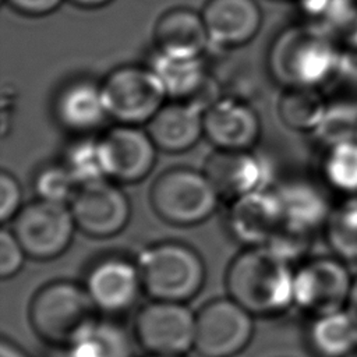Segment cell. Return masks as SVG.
Returning a JSON list of instances; mask_svg holds the SVG:
<instances>
[{
  "label": "cell",
  "mask_w": 357,
  "mask_h": 357,
  "mask_svg": "<svg viewBox=\"0 0 357 357\" xmlns=\"http://www.w3.org/2000/svg\"><path fill=\"white\" fill-rule=\"evenodd\" d=\"M149 201L162 220L174 226H194L215 213L220 197L204 170L177 166L156 177Z\"/></svg>",
  "instance_id": "obj_5"
},
{
  "label": "cell",
  "mask_w": 357,
  "mask_h": 357,
  "mask_svg": "<svg viewBox=\"0 0 357 357\" xmlns=\"http://www.w3.org/2000/svg\"><path fill=\"white\" fill-rule=\"evenodd\" d=\"M25 204L22 202V188L17 177L1 170L0 173V220L11 222Z\"/></svg>",
  "instance_id": "obj_32"
},
{
  "label": "cell",
  "mask_w": 357,
  "mask_h": 357,
  "mask_svg": "<svg viewBox=\"0 0 357 357\" xmlns=\"http://www.w3.org/2000/svg\"><path fill=\"white\" fill-rule=\"evenodd\" d=\"M275 190L287 226L312 236L317 230H324L332 205L322 188L308 180L294 178Z\"/></svg>",
  "instance_id": "obj_21"
},
{
  "label": "cell",
  "mask_w": 357,
  "mask_h": 357,
  "mask_svg": "<svg viewBox=\"0 0 357 357\" xmlns=\"http://www.w3.org/2000/svg\"><path fill=\"white\" fill-rule=\"evenodd\" d=\"M204 173L220 199L233 201L241 195L271 188L273 177L271 163L252 149H215L205 160Z\"/></svg>",
  "instance_id": "obj_13"
},
{
  "label": "cell",
  "mask_w": 357,
  "mask_h": 357,
  "mask_svg": "<svg viewBox=\"0 0 357 357\" xmlns=\"http://www.w3.org/2000/svg\"><path fill=\"white\" fill-rule=\"evenodd\" d=\"M146 357H178V356H158V354H148Z\"/></svg>",
  "instance_id": "obj_39"
},
{
  "label": "cell",
  "mask_w": 357,
  "mask_h": 357,
  "mask_svg": "<svg viewBox=\"0 0 357 357\" xmlns=\"http://www.w3.org/2000/svg\"><path fill=\"white\" fill-rule=\"evenodd\" d=\"M346 310L349 311V314L357 322V276L353 278L351 289H350L349 298H347V303H346Z\"/></svg>",
  "instance_id": "obj_36"
},
{
  "label": "cell",
  "mask_w": 357,
  "mask_h": 357,
  "mask_svg": "<svg viewBox=\"0 0 357 357\" xmlns=\"http://www.w3.org/2000/svg\"><path fill=\"white\" fill-rule=\"evenodd\" d=\"M211 49L238 47L252 40L262 25L257 0H206L201 10Z\"/></svg>",
  "instance_id": "obj_17"
},
{
  "label": "cell",
  "mask_w": 357,
  "mask_h": 357,
  "mask_svg": "<svg viewBox=\"0 0 357 357\" xmlns=\"http://www.w3.org/2000/svg\"><path fill=\"white\" fill-rule=\"evenodd\" d=\"M71 1L73 4L81 7V8H100V7H105L107 6L109 3H112L113 0H68Z\"/></svg>",
  "instance_id": "obj_37"
},
{
  "label": "cell",
  "mask_w": 357,
  "mask_h": 357,
  "mask_svg": "<svg viewBox=\"0 0 357 357\" xmlns=\"http://www.w3.org/2000/svg\"><path fill=\"white\" fill-rule=\"evenodd\" d=\"M321 172L325 184L342 197L357 195V139L324 149Z\"/></svg>",
  "instance_id": "obj_27"
},
{
  "label": "cell",
  "mask_w": 357,
  "mask_h": 357,
  "mask_svg": "<svg viewBox=\"0 0 357 357\" xmlns=\"http://www.w3.org/2000/svg\"><path fill=\"white\" fill-rule=\"evenodd\" d=\"M322 231L332 255L347 265L357 264V195L332 205Z\"/></svg>",
  "instance_id": "obj_25"
},
{
  "label": "cell",
  "mask_w": 357,
  "mask_h": 357,
  "mask_svg": "<svg viewBox=\"0 0 357 357\" xmlns=\"http://www.w3.org/2000/svg\"><path fill=\"white\" fill-rule=\"evenodd\" d=\"M145 128L159 151L183 153L204 138V110L187 100H170Z\"/></svg>",
  "instance_id": "obj_19"
},
{
  "label": "cell",
  "mask_w": 357,
  "mask_h": 357,
  "mask_svg": "<svg viewBox=\"0 0 357 357\" xmlns=\"http://www.w3.org/2000/svg\"><path fill=\"white\" fill-rule=\"evenodd\" d=\"M53 357H67V356H66L64 349H57V350H56V354H54Z\"/></svg>",
  "instance_id": "obj_38"
},
{
  "label": "cell",
  "mask_w": 357,
  "mask_h": 357,
  "mask_svg": "<svg viewBox=\"0 0 357 357\" xmlns=\"http://www.w3.org/2000/svg\"><path fill=\"white\" fill-rule=\"evenodd\" d=\"M351 283L347 264L337 257L305 258L294 268L293 303L312 317L343 310Z\"/></svg>",
  "instance_id": "obj_9"
},
{
  "label": "cell",
  "mask_w": 357,
  "mask_h": 357,
  "mask_svg": "<svg viewBox=\"0 0 357 357\" xmlns=\"http://www.w3.org/2000/svg\"><path fill=\"white\" fill-rule=\"evenodd\" d=\"M155 49L173 54L204 56L211 49L201 11L176 7L165 11L153 28Z\"/></svg>",
  "instance_id": "obj_20"
},
{
  "label": "cell",
  "mask_w": 357,
  "mask_h": 357,
  "mask_svg": "<svg viewBox=\"0 0 357 357\" xmlns=\"http://www.w3.org/2000/svg\"><path fill=\"white\" fill-rule=\"evenodd\" d=\"M347 357H357V350H356V351H353V353H350Z\"/></svg>",
  "instance_id": "obj_40"
},
{
  "label": "cell",
  "mask_w": 357,
  "mask_h": 357,
  "mask_svg": "<svg viewBox=\"0 0 357 357\" xmlns=\"http://www.w3.org/2000/svg\"><path fill=\"white\" fill-rule=\"evenodd\" d=\"M294 266L266 247H245L226 271V290L254 317L279 315L293 303Z\"/></svg>",
  "instance_id": "obj_2"
},
{
  "label": "cell",
  "mask_w": 357,
  "mask_h": 357,
  "mask_svg": "<svg viewBox=\"0 0 357 357\" xmlns=\"http://www.w3.org/2000/svg\"><path fill=\"white\" fill-rule=\"evenodd\" d=\"M312 244V234L293 229L286 223L265 245L272 254L294 266L305 259Z\"/></svg>",
  "instance_id": "obj_30"
},
{
  "label": "cell",
  "mask_w": 357,
  "mask_h": 357,
  "mask_svg": "<svg viewBox=\"0 0 357 357\" xmlns=\"http://www.w3.org/2000/svg\"><path fill=\"white\" fill-rule=\"evenodd\" d=\"M195 319L185 303L152 300L138 310L134 336L148 354L183 357L194 349Z\"/></svg>",
  "instance_id": "obj_8"
},
{
  "label": "cell",
  "mask_w": 357,
  "mask_h": 357,
  "mask_svg": "<svg viewBox=\"0 0 357 357\" xmlns=\"http://www.w3.org/2000/svg\"><path fill=\"white\" fill-rule=\"evenodd\" d=\"M26 257L11 227H3L0 231V278L10 279L15 276L22 269Z\"/></svg>",
  "instance_id": "obj_31"
},
{
  "label": "cell",
  "mask_w": 357,
  "mask_h": 357,
  "mask_svg": "<svg viewBox=\"0 0 357 357\" xmlns=\"http://www.w3.org/2000/svg\"><path fill=\"white\" fill-rule=\"evenodd\" d=\"M54 117L67 131L89 135L109 119L100 84L81 78L66 84L54 99Z\"/></svg>",
  "instance_id": "obj_18"
},
{
  "label": "cell",
  "mask_w": 357,
  "mask_h": 357,
  "mask_svg": "<svg viewBox=\"0 0 357 357\" xmlns=\"http://www.w3.org/2000/svg\"><path fill=\"white\" fill-rule=\"evenodd\" d=\"M284 225L275 187L241 195L227 208L226 227L244 247H265Z\"/></svg>",
  "instance_id": "obj_16"
},
{
  "label": "cell",
  "mask_w": 357,
  "mask_h": 357,
  "mask_svg": "<svg viewBox=\"0 0 357 357\" xmlns=\"http://www.w3.org/2000/svg\"><path fill=\"white\" fill-rule=\"evenodd\" d=\"M131 342L119 324L98 318L75 343L64 347V351L67 357H131Z\"/></svg>",
  "instance_id": "obj_24"
},
{
  "label": "cell",
  "mask_w": 357,
  "mask_h": 357,
  "mask_svg": "<svg viewBox=\"0 0 357 357\" xmlns=\"http://www.w3.org/2000/svg\"><path fill=\"white\" fill-rule=\"evenodd\" d=\"M307 337L319 357H347L357 350V322L346 308L315 315Z\"/></svg>",
  "instance_id": "obj_22"
},
{
  "label": "cell",
  "mask_w": 357,
  "mask_h": 357,
  "mask_svg": "<svg viewBox=\"0 0 357 357\" xmlns=\"http://www.w3.org/2000/svg\"><path fill=\"white\" fill-rule=\"evenodd\" d=\"M84 286L98 311L110 315L130 310L144 291L137 261L117 255L95 262Z\"/></svg>",
  "instance_id": "obj_14"
},
{
  "label": "cell",
  "mask_w": 357,
  "mask_h": 357,
  "mask_svg": "<svg viewBox=\"0 0 357 357\" xmlns=\"http://www.w3.org/2000/svg\"><path fill=\"white\" fill-rule=\"evenodd\" d=\"M79 185L63 162L40 167L33 177V191L38 199L70 205Z\"/></svg>",
  "instance_id": "obj_29"
},
{
  "label": "cell",
  "mask_w": 357,
  "mask_h": 357,
  "mask_svg": "<svg viewBox=\"0 0 357 357\" xmlns=\"http://www.w3.org/2000/svg\"><path fill=\"white\" fill-rule=\"evenodd\" d=\"M144 293L151 300L187 303L204 287L206 268L195 248L180 241L151 244L137 255Z\"/></svg>",
  "instance_id": "obj_4"
},
{
  "label": "cell",
  "mask_w": 357,
  "mask_h": 357,
  "mask_svg": "<svg viewBox=\"0 0 357 357\" xmlns=\"http://www.w3.org/2000/svg\"><path fill=\"white\" fill-rule=\"evenodd\" d=\"M14 11L28 17H45L54 13L64 0H4Z\"/></svg>",
  "instance_id": "obj_33"
},
{
  "label": "cell",
  "mask_w": 357,
  "mask_h": 357,
  "mask_svg": "<svg viewBox=\"0 0 357 357\" xmlns=\"http://www.w3.org/2000/svg\"><path fill=\"white\" fill-rule=\"evenodd\" d=\"M10 227L26 255L36 261H50L64 254L77 230L70 205L38 198L22 206Z\"/></svg>",
  "instance_id": "obj_7"
},
{
  "label": "cell",
  "mask_w": 357,
  "mask_h": 357,
  "mask_svg": "<svg viewBox=\"0 0 357 357\" xmlns=\"http://www.w3.org/2000/svg\"><path fill=\"white\" fill-rule=\"evenodd\" d=\"M340 45L322 28L298 24L283 29L268 53L271 75L283 85L322 89L333 82Z\"/></svg>",
  "instance_id": "obj_1"
},
{
  "label": "cell",
  "mask_w": 357,
  "mask_h": 357,
  "mask_svg": "<svg viewBox=\"0 0 357 357\" xmlns=\"http://www.w3.org/2000/svg\"><path fill=\"white\" fill-rule=\"evenodd\" d=\"M328 102L329 99L319 88H283L278 99V116L289 130L312 134L325 113Z\"/></svg>",
  "instance_id": "obj_23"
},
{
  "label": "cell",
  "mask_w": 357,
  "mask_h": 357,
  "mask_svg": "<svg viewBox=\"0 0 357 357\" xmlns=\"http://www.w3.org/2000/svg\"><path fill=\"white\" fill-rule=\"evenodd\" d=\"M100 88L109 119L126 126H146L169 99L148 64L120 66L105 77Z\"/></svg>",
  "instance_id": "obj_6"
},
{
  "label": "cell",
  "mask_w": 357,
  "mask_h": 357,
  "mask_svg": "<svg viewBox=\"0 0 357 357\" xmlns=\"http://www.w3.org/2000/svg\"><path fill=\"white\" fill-rule=\"evenodd\" d=\"M98 312L84 284L54 280L32 296L28 317L33 332L43 342L64 349L95 324Z\"/></svg>",
  "instance_id": "obj_3"
},
{
  "label": "cell",
  "mask_w": 357,
  "mask_h": 357,
  "mask_svg": "<svg viewBox=\"0 0 357 357\" xmlns=\"http://www.w3.org/2000/svg\"><path fill=\"white\" fill-rule=\"evenodd\" d=\"M77 229L95 238L121 233L131 219V204L123 188L106 178L79 185L70 202Z\"/></svg>",
  "instance_id": "obj_11"
},
{
  "label": "cell",
  "mask_w": 357,
  "mask_h": 357,
  "mask_svg": "<svg viewBox=\"0 0 357 357\" xmlns=\"http://www.w3.org/2000/svg\"><path fill=\"white\" fill-rule=\"evenodd\" d=\"M61 162L74 176L78 185L107 178L99 138L79 135L68 144Z\"/></svg>",
  "instance_id": "obj_28"
},
{
  "label": "cell",
  "mask_w": 357,
  "mask_h": 357,
  "mask_svg": "<svg viewBox=\"0 0 357 357\" xmlns=\"http://www.w3.org/2000/svg\"><path fill=\"white\" fill-rule=\"evenodd\" d=\"M335 81L357 86V49L342 47Z\"/></svg>",
  "instance_id": "obj_34"
},
{
  "label": "cell",
  "mask_w": 357,
  "mask_h": 357,
  "mask_svg": "<svg viewBox=\"0 0 357 357\" xmlns=\"http://www.w3.org/2000/svg\"><path fill=\"white\" fill-rule=\"evenodd\" d=\"M261 119L243 98L223 95L204 112V138L215 149H252L261 137Z\"/></svg>",
  "instance_id": "obj_15"
},
{
  "label": "cell",
  "mask_w": 357,
  "mask_h": 357,
  "mask_svg": "<svg viewBox=\"0 0 357 357\" xmlns=\"http://www.w3.org/2000/svg\"><path fill=\"white\" fill-rule=\"evenodd\" d=\"M311 135L322 149L357 139V99H329L325 113Z\"/></svg>",
  "instance_id": "obj_26"
},
{
  "label": "cell",
  "mask_w": 357,
  "mask_h": 357,
  "mask_svg": "<svg viewBox=\"0 0 357 357\" xmlns=\"http://www.w3.org/2000/svg\"><path fill=\"white\" fill-rule=\"evenodd\" d=\"M99 142L106 176L117 184L139 183L155 167L159 149L146 128L117 124Z\"/></svg>",
  "instance_id": "obj_12"
},
{
  "label": "cell",
  "mask_w": 357,
  "mask_h": 357,
  "mask_svg": "<svg viewBox=\"0 0 357 357\" xmlns=\"http://www.w3.org/2000/svg\"><path fill=\"white\" fill-rule=\"evenodd\" d=\"M254 315L230 297L208 301L195 319L194 350L201 357H234L251 342Z\"/></svg>",
  "instance_id": "obj_10"
},
{
  "label": "cell",
  "mask_w": 357,
  "mask_h": 357,
  "mask_svg": "<svg viewBox=\"0 0 357 357\" xmlns=\"http://www.w3.org/2000/svg\"><path fill=\"white\" fill-rule=\"evenodd\" d=\"M0 357H31L25 350L11 340L1 339L0 343Z\"/></svg>",
  "instance_id": "obj_35"
}]
</instances>
